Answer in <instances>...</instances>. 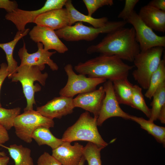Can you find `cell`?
<instances>
[{"label": "cell", "instance_id": "d6986e66", "mask_svg": "<svg viewBox=\"0 0 165 165\" xmlns=\"http://www.w3.org/2000/svg\"><path fill=\"white\" fill-rule=\"evenodd\" d=\"M65 6L68 14L69 26H72L77 22H84L98 28L104 27L108 21L106 17L96 18L80 13L75 8L71 0H67Z\"/></svg>", "mask_w": 165, "mask_h": 165}, {"label": "cell", "instance_id": "30bf717a", "mask_svg": "<svg viewBox=\"0 0 165 165\" xmlns=\"http://www.w3.org/2000/svg\"><path fill=\"white\" fill-rule=\"evenodd\" d=\"M67 0H47L41 8L34 10H26L17 8L12 12L7 13L5 19L11 22L18 31H23L26 25L34 23L36 18L40 15L49 11L63 8Z\"/></svg>", "mask_w": 165, "mask_h": 165}, {"label": "cell", "instance_id": "ba28073f", "mask_svg": "<svg viewBox=\"0 0 165 165\" xmlns=\"http://www.w3.org/2000/svg\"><path fill=\"white\" fill-rule=\"evenodd\" d=\"M68 76L65 85L59 92L60 96L73 98L77 94L87 93L96 90L99 85L107 80L103 78H92L86 75L76 74L71 64H66L64 68Z\"/></svg>", "mask_w": 165, "mask_h": 165}, {"label": "cell", "instance_id": "83f0119b", "mask_svg": "<svg viewBox=\"0 0 165 165\" xmlns=\"http://www.w3.org/2000/svg\"><path fill=\"white\" fill-rule=\"evenodd\" d=\"M102 149L90 142L83 147V155L88 165H102L100 152Z\"/></svg>", "mask_w": 165, "mask_h": 165}, {"label": "cell", "instance_id": "52a82bcc", "mask_svg": "<svg viewBox=\"0 0 165 165\" xmlns=\"http://www.w3.org/2000/svg\"><path fill=\"white\" fill-rule=\"evenodd\" d=\"M54 123L53 119L46 118L36 111H24L14 119L13 127L16 136L24 142L31 143V135L34 131L40 126L49 128L53 127Z\"/></svg>", "mask_w": 165, "mask_h": 165}, {"label": "cell", "instance_id": "4fadbf2b", "mask_svg": "<svg viewBox=\"0 0 165 165\" xmlns=\"http://www.w3.org/2000/svg\"><path fill=\"white\" fill-rule=\"evenodd\" d=\"M28 34L32 41L36 43H42L46 50H53L59 53H64L68 50L55 31L49 28L36 25L30 30Z\"/></svg>", "mask_w": 165, "mask_h": 165}, {"label": "cell", "instance_id": "603a6c76", "mask_svg": "<svg viewBox=\"0 0 165 165\" xmlns=\"http://www.w3.org/2000/svg\"><path fill=\"white\" fill-rule=\"evenodd\" d=\"M31 137L39 146L47 145L52 150L56 148L63 143L61 139L58 138L53 134L50 128L43 126L36 129L32 133Z\"/></svg>", "mask_w": 165, "mask_h": 165}, {"label": "cell", "instance_id": "277c9868", "mask_svg": "<svg viewBox=\"0 0 165 165\" xmlns=\"http://www.w3.org/2000/svg\"><path fill=\"white\" fill-rule=\"evenodd\" d=\"M42 70L37 66L20 65L9 78L12 82H19L21 84L27 103L24 111L33 110V105L36 104L35 93L41 90L40 86L34 85V82L37 81L43 86L45 85L48 74L46 72L42 73Z\"/></svg>", "mask_w": 165, "mask_h": 165}, {"label": "cell", "instance_id": "f546056e", "mask_svg": "<svg viewBox=\"0 0 165 165\" xmlns=\"http://www.w3.org/2000/svg\"><path fill=\"white\" fill-rule=\"evenodd\" d=\"M88 11V15H92L98 9L105 6H112L114 4L112 0H83Z\"/></svg>", "mask_w": 165, "mask_h": 165}, {"label": "cell", "instance_id": "9a60e30c", "mask_svg": "<svg viewBox=\"0 0 165 165\" xmlns=\"http://www.w3.org/2000/svg\"><path fill=\"white\" fill-rule=\"evenodd\" d=\"M105 92L103 86L97 90L79 94L73 102L75 107H79L93 113L97 118Z\"/></svg>", "mask_w": 165, "mask_h": 165}, {"label": "cell", "instance_id": "4316f807", "mask_svg": "<svg viewBox=\"0 0 165 165\" xmlns=\"http://www.w3.org/2000/svg\"><path fill=\"white\" fill-rule=\"evenodd\" d=\"M134 108L142 111L149 119L151 109L147 106L142 93V88L137 85L133 86L131 106Z\"/></svg>", "mask_w": 165, "mask_h": 165}, {"label": "cell", "instance_id": "1f68e13d", "mask_svg": "<svg viewBox=\"0 0 165 165\" xmlns=\"http://www.w3.org/2000/svg\"><path fill=\"white\" fill-rule=\"evenodd\" d=\"M37 165H61L52 155L45 152L38 159Z\"/></svg>", "mask_w": 165, "mask_h": 165}, {"label": "cell", "instance_id": "9c48e42d", "mask_svg": "<svg viewBox=\"0 0 165 165\" xmlns=\"http://www.w3.org/2000/svg\"><path fill=\"white\" fill-rule=\"evenodd\" d=\"M126 21L132 24L135 32V38L141 51L155 47H165V36L156 35L153 30L142 20L134 10Z\"/></svg>", "mask_w": 165, "mask_h": 165}, {"label": "cell", "instance_id": "44dd1931", "mask_svg": "<svg viewBox=\"0 0 165 165\" xmlns=\"http://www.w3.org/2000/svg\"><path fill=\"white\" fill-rule=\"evenodd\" d=\"M112 83L114 92L119 104L131 106L133 85L127 78L116 80Z\"/></svg>", "mask_w": 165, "mask_h": 165}, {"label": "cell", "instance_id": "7c38bea8", "mask_svg": "<svg viewBox=\"0 0 165 165\" xmlns=\"http://www.w3.org/2000/svg\"><path fill=\"white\" fill-rule=\"evenodd\" d=\"M37 45V51L30 53L26 49L25 43L24 42L23 46L19 49L18 52V55L20 60V65L37 66L43 70L46 64L52 71L57 70L58 66L50 58L51 56L56 52H50L44 50L43 46L41 43H38Z\"/></svg>", "mask_w": 165, "mask_h": 165}, {"label": "cell", "instance_id": "ac0fdd59", "mask_svg": "<svg viewBox=\"0 0 165 165\" xmlns=\"http://www.w3.org/2000/svg\"><path fill=\"white\" fill-rule=\"evenodd\" d=\"M142 20L152 30L165 31V11L146 5L141 7L138 13Z\"/></svg>", "mask_w": 165, "mask_h": 165}, {"label": "cell", "instance_id": "e0dca14e", "mask_svg": "<svg viewBox=\"0 0 165 165\" xmlns=\"http://www.w3.org/2000/svg\"><path fill=\"white\" fill-rule=\"evenodd\" d=\"M34 23L36 25L57 30L68 25L69 19L65 8L55 9L44 13L38 16Z\"/></svg>", "mask_w": 165, "mask_h": 165}, {"label": "cell", "instance_id": "836d02e7", "mask_svg": "<svg viewBox=\"0 0 165 165\" xmlns=\"http://www.w3.org/2000/svg\"><path fill=\"white\" fill-rule=\"evenodd\" d=\"M9 75L7 64L5 63H2L0 64V92L2 83ZM1 107L2 105L0 101V107Z\"/></svg>", "mask_w": 165, "mask_h": 165}, {"label": "cell", "instance_id": "8992f818", "mask_svg": "<svg viewBox=\"0 0 165 165\" xmlns=\"http://www.w3.org/2000/svg\"><path fill=\"white\" fill-rule=\"evenodd\" d=\"M127 23L126 21L123 20L108 21L104 27L96 28L86 26L79 22L74 25H67L55 31L60 38L67 41H90L95 39L101 34H108L124 27Z\"/></svg>", "mask_w": 165, "mask_h": 165}, {"label": "cell", "instance_id": "ffe728a7", "mask_svg": "<svg viewBox=\"0 0 165 165\" xmlns=\"http://www.w3.org/2000/svg\"><path fill=\"white\" fill-rule=\"evenodd\" d=\"M30 31L29 28H26L23 31H18L11 41L5 43H0V48L4 51L7 61V70L9 73L8 78L16 71L18 66L17 62L13 57L15 46L18 42L23 37L26 36Z\"/></svg>", "mask_w": 165, "mask_h": 165}, {"label": "cell", "instance_id": "4dcf8cb0", "mask_svg": "<svg viewBox=\"0 0 165 165\" xmlns=\"http://www.w3.org/2000/svg\"><path fill=\"white\" fill-rule=\"evenodd\" d=\"M139 2V0H125L124 8L118 15V17L126 21L134 10L135 7Z\"/></svg>", "mask_w": 165, "mask_h": 165}, {"label": "cell", "instance_id": "f35d334b", "mask_svg": "<svg viewBox=\"0 0 165 165\" xmlns=\"http://www.w3.org/2000/svg\"><path fill=\"white\" fill-rule=\"evenodd\" d=\"M85 160H86L83 156L78 165H84Z\"/></svg>", "mask_w": 165, "mask_h": 165}, {"label": "cell", "instance_id": "5bb4252c", "mask_svg": "<svg viewBox=\"0 0 165 165\" xmlns=\"http://www.w3.org/2000/svg\"><path fill=\"white\" fill-rule=\"evenodd\" d=\"M75 108L73 98L60 96L54 98L43 105L37 107L36 111L50 119H60L72 113Z\"/></svg>", "mask_w": 165, "mask_h": 165}, {"label": "cell", "instance_id": "2e32d148", "mask_svg": "<svg viewBox=\"0 0 165 165\" xmlns=\"http://www.w3.org/2000/svg\"><path fill=\"white\" fill-rule=\"evenodd\" d=\"M83 146L76 142L72 145L68 142H63L53 150L52 155L61 165H78L82 156Z\"/></svg>", "mask_w": 165, "mask_h": 165}, {"label": "cell", "instance_id": "ab89813d", "mask_svg": "<svg viewBox=\"0 0 165 165\" xmlns=\"http://www.w3.org/2000/svg\"><path fill=\"white\" fill-rule=\"evenodd\" d=\"M6 154L4 152H1L0 151V157L1 156H6Z\"/></svg>", "mask_w": 165, "mask_h": 165}, {"label": "cell", "instance_id": "8d00e7d4", "mask_svg": "<svg viewBox=\"0 0 165 165\" xmlns=\"http://www.w3.org/2000/svg\"><path fill=\"white\" fill-rule=\"evenodd\" d=\"M157 119L162 123H165V105L161 108L159 113Z\"/></svg>", "mask_w": 165, "mask_h": 165}, {"label": "cell", "instance_id": "5b68a950", "mask_svg": "<svg viewBox=\"0 0 165 165\" xmlns=\"http://www.w3.org/2000/svg\"><path fill=\"white\" fill-rule=\"evenodd\" d=\"M164 48L155 47L145 51H140L133 62L136 68L132 75L142 88L147 90L151 77L159 67Z\"/></svg>", "mask_w": 165, "mask_h": 165}, {"label": "cell", "instance_id": "d590c367", "mask_svg": "<svg viewBox=\"0 0 165 165\" xmlns=\"http://www.w3.org/2000/svg\"><path fill=\"white\" fill-rule=\"evenodd\" d=\"M9 139L7 130L0 125V144H2L7 141Z\"/></svg>", "mask_w": 165, "mask_h": 165}, {"label": "cell", "instance_id": "d4e9b609", "mask_svg": "<svg viewBox=\"0 0 165 165\" xmlns=\"http://www.w3.org/2000/svg\"><path fill=\"white\" fill-rule=\"evenodd\" d=\"M165 82V60H161L159 67L152 74L149 82V85L145 95L151 99L159 86Z\"/></svg>", "mask_w": 165, "mask_h": 165}, {"label": "cell", "instance_id": "3957f363", "mask_svg": "<svg viewBox=\"0 0 165 165\" xmlns=\"http://www.w3.org/2000/svg\"><path fill=\"white\" fill-rule=\"evenodd\" d=\"M97 126V118L92 117L86 111L65 130L61 139L63 142L70 143L77 141H87L103 148L108 144L102 138Z\"/></svg>", "mask_w": 165, "mask_h": 165}, {"label": "cell", "instance_id": "7a4b0ae2", "mask_svg": "<svg viewBox=\"0 0 165 165\" xmlns=\"http://www.w3.org/2000/svg\"><path fill=\"white\" fill-rule=\"evenodd\" d=\"M125 63L116 56L103 54L80 62L74 67L79 74L92 78H103L113 82L128 78L129 73L134 68Z\"/></svg>", "mask_w": 165, "mask_h": 165}, {"label": "cell", "instance_id": "e575fe53", "mask_svg": "<svg viewBox=\"0 0 165 165\" xmlns=\"http://www.w3.org/2000/svg\"><path fill=\"white\" fill-rule=\"evenodd\" d=\"M147 5L165 11V0H152L149 2Z\"/></svg>", "mask_w": 165, "mask_h": 165}, {"label": "cell", "instance_id": "6da1fadb", "mask_svg": "<svg viewBox=\"0 0 165 165\" xmlns=\"http://www.w3.org/2000/svg\"><path fill=\"white\" fill-rule=\"evenodd\" d=\"M141 50L133 27H123L107 34L99 42L86 50L87 53L116 56L123 60L133 62Z\"/></svg>", "mask_w": 165, "mask_h": 165}, {"label": "cell", "instance_id": "74e56055", "mask_svg": "<svg viewBox=\"0 0 165 165\" xmlns=\"http://www.w3.org/2000/svg\"><path fill=\"white\" fill-rule=\"evenodd\" d=\"M9 158L7 156L0 157V165H8Z\"/></svg>", "mask_w": 165, "mask_h": 165}, {"label": "cell", "instance_id": "8fae6325", "mask_svg": "<svg viewBox=\"0 0 165 165\" xmlns=\"http://www.w3.org/2000/svg\"><path fill=\"white\" fill-rule=\"evenodd\" d=\"M103 86L105 95L97 119V125L101 126L106 120L114 117L130 120L131 115L123 111L119 105L114 92L112 82L107 80Z\"/></svg>", "mask_w": 165, "mask_h": 165}, {"label": "cell", "instance_id": "f1b7e54d", "mask_svg": "<svg viewBox=\"0 0 165 165\" xmlns=\"http://www.w3.org/2000/svg\"><path fill=\"white\" fill-rule=\"evenodd\" d=\"M21 108L16 107L12 109H6L0 107V125L7 130L13 127L14 119L20 114Z\"/></svg>", "mask_w": 165, "mask_h": 165}, {"label": "cell", "instance_id": "d6a6232c", "mask_svg": "<svg viewBox=\"0 0 165 165\" xmlns=\"http://www.w3.org/2000/svg\"><path fill=\"white\" fill-rule=\"evenodd\" d=\"M18 7V4L15 1L0 0V9H4L7 13L12 12Z\"/></svg>", "mask_w": 165, "mask_h": 165}, {"label": "cell", "instance_id": "cb8c5ba5", "mask_svg": "<svg viewBox=\"0 0 165 165\" xmlns=\"http://www.w3.org/2000/svg\"><path fill=\"white\" fill-rule=\"evenodd\" d=\"M130 120L136 122L141 127L147 131L149 134L153 136L157 141L165 145V127L155 124L153 122L146 120L142 117L132 116Z\"/></svg>", "mask_w": 165, "mask_h": 165}, {"label": "cell", "instance_id": "484cf974", "mask_svg": "<svg viewBox=\"0 0 165 165\" xmlns=\"http://www.w3.org/2000/svg\"><path fill=\"white\" fill-rule=\"evenodd\" d=\"M150 104L151 115L149 120L154 122L157 120L160 111L165 105V82L162 83L154 94Z\"/></svg>", "mask_w": 165, "mask_h": 165}, {"label": "cell", "instance_id": "7402d4cb", "mask_svg": "<svg viewBox=\"0 0 165 165\" xmlns=\"http://www.w3.org/2000/svg\"><path fill=\"white\" fill-rule=\"evenodd\" d=\"M0 146L7 149L14 161V165H34L30 148L16 144L10 145L9 147L3 144H0Z\"/></svg>", "mask_w": 165, "mask_h": 165}]
</instances>
